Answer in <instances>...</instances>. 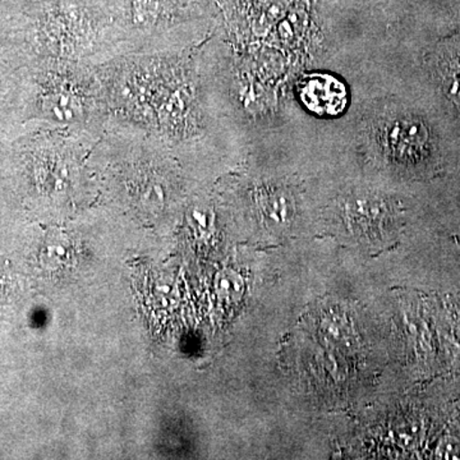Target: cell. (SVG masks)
I'll use <instances>...</instances> for the list:
<instances>
[{
    "instance_id": "obj_1",
    "label": "cell",
    "mask_w": 460,
    "mask_h": 460,
    "mask_svg": "<svg viewBox=\"0 0 460 460\" xmlns=\"http://www.w3.org/2000/svg\"><path fill=\"white\" fill-rule=\"evenodd\" d=\"M299 96L305 107L319 117H337L348 105L344 84L330 75H307L299 84Z\"/></svg>"
},
{
    "instance_id": "obj_2",
    "label": "cell",
    "mask_w": 460,
    "mask_h": 460,
    "mask_svg": "<svg viewBox=\"0 0 460 460\" xmlns=\"http://www.w3.org/2000/svg\"><path fill=\"white\" fill-rule=\"evenodd\" d=\"M386 136L384 137L385 141V148L390 153L408 154L411 153L413 148L420 147L426 142L425 129L420 127V124L413 122H395L393 124L392 128L386 129Z\"/></svg>"
},
{
    "instance_id": "obj_3",
    "label": "cell",
    "mask_w": 460,
    "mask_h": 460,
    "mask_svg": "<svg viewBox=\"0 0 460 460\" xmlns=\"http://www.w3.org/2000/svg\"><path fill=\"white\" fill-rule=\"evenodd\" d=\"M75 253V244L69 235L62 232L50 233L42 248L41 257L45 265L53 270L71 268Z\"/></svg>"
}]
</instances>
